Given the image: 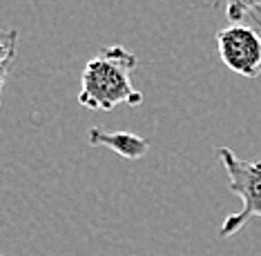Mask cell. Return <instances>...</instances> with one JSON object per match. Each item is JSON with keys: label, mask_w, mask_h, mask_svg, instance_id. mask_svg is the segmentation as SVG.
<instances>
[{"label": "cell", "mask_w": 261, "mask_h": 256, "mask_svg": "<svg viewBox=\"0 0 261 256\" xmlns=\"http://www.w3.org/2000/svg\"><path fill=\"white\" fill-rule=\"evenodd\" d=\"M136 65L139 58L121 45L100 49L83 69L79 103L94 111H112L118 105H141L143 94L132 85Z\"/></svg>", "instance_id": "obj_1"}, {"label": "cell", "mask_w": 261, "mask_h": 256, "mask_svg": "<svg viewBox=\"0 0 261 256\" xmlns=\"http://www.w3.org/2000/svg\"><path fill=\"white\" fill-rule=\"evenodd\" d=\"M217 152L228 172V189L239 196L243 203L241 210L237 214H230L219 230V236L228 239V236L237 234L246 223H250V218H261V163L241 160L228 147H219Z\"/></svg>", "instance_id": "obj_2"}, {"label": "cell", "mask_w": 261, "mask_h": 256, "mask_svg": "<svg viewBox=\"0 0 261 256\" xmlns=\"http://www.w3.org/2000/svg\"><path fill=\"white\" fill-rule=\"evenodd\" d=\"M217 49L223 65L243 78L261 76V34L248 25H230L217 34Z\"/></svg>", "instance_id": "obj_3"}, {"label": "cell", "mask_w": 261, "mask_h": 256, "mask_svg": "<svg viewBox=\"0 0 261 256\" xmlns=\"http://www.w3.org/2000/svg\"><path fill=\"white\" fill-rule=\"evenodd\" d=\"M87 140L94 147H108V150L118 154V156L129 158V160L143 158L145 152L150 150V140L132 132H108V129L92 127Z\"/></svg>", "instance_id": "obj_4"}, {"label": "cell", "mask_w": 261, "mask_h": 256, "mask_svg": "<svg viewBox=\"0 0 261 256\" xmlns=\"http://www.w3.org/2000/svg\"><path fill=\"white\" fill-rule=\"evenodd\" d=\"M219 3H223L230 25H243V20L252 16L261 18V0H215V5Z\"/></svg>", "instance_id": "obj_5"}, {"label": "cell", "mask_w": 261, "mask_h": 256, "mask_svg": "<svg viewBox=\"0 0 261 256\" xmlns=\"http://www.w3.org/2000/svg\"><path fill=\"white\" fill-rule=\"evenodd\" d=\"M18 29L14 27H7L3 29V36H0V49H3V71H0V85L7 82V76H9V67L14 63V56H16V49H18Z\"/></svg>", "instance_id": "obj_6"}]
</instances>
